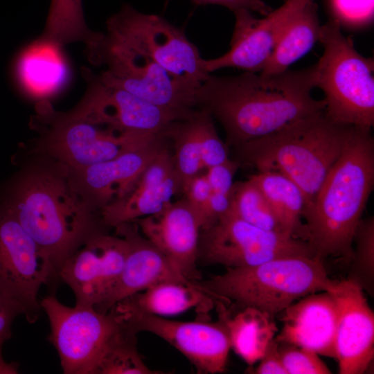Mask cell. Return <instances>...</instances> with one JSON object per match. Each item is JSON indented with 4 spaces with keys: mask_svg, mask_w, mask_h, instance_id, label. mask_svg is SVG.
Here are the masks:
<instances>
[{
    "mask_svg": "<svg viewBox=\"0 0 374 374\" xmlns=\"http://www.w3.org/2000/svg\"><path fill=\"white\" fill-rule=\"evenodd\" d=\"M249 179L265 195L284 231L304 240L302 219L307 200L301 189L285 175L274 171L257 172Z\"/></svg>",
    "mask_w": 374,
    "mask_h": 374,
    "instance_id": "cell-26",
    "label": "cell"
},
{
    "mask_svg": "<svg viewBox=\"0 0 374 374\" xmlns=\"http://www.w3.org/2000/svg\"><path fill=\"white\" fill-rule=\"evenodd\" d=\"M40 305L50 323L48 339L64 374H98L105 356L131 332L112 308L100 312L91 306L69 307L53 294L40 300Z\"/></svg>",
    "mask_w": 374,
    "mask_h": 374,
    "instance_id": "cell-8",
    "label": "cell"
},
{
    "mask_svg": "<svg viewBox=\"0 0 374 374\" xmlns=\"http://www.w3.org/2000/svg\"><path fill=\"white\" fill-rule=\"evenodd\" d=\"M323 53L314 64L316 87L325 95V114L332 121L371 129L374 124L373 60L355 48L330 18L321 26Z\"/></svg>",
    "mask_w": 374,
    "mask_h": 374,
    "instance_id": "cell-6",
    "label": "cell"
},
{
    "mask_svg": "<svg viewBox=\"0 0 374 374\" xmlns=\"http://www.w3.org/2000/svg\"><path fill=\"white\" fill-rule=\"evenodd\" d=\"M310 1L285 0L281 6L262 19L254 17L247 10L234 11L235 23L230 49L220 57L203 58V69L211 73L222 68L233 67L260 73L286 27Z\"/></svg>",
    "mask_w": 374,
    "mask_h": 374,
    "instance_id": "cell-16",
    "label": "cell"
},
{
    "mask_svg": "<svg viewBox=\"0 0 374 374\" xmlns=\"http://www.w3.org/2000/svg\"><path fill=\"white\" fill-rule=\"evenodd\" d=\"M215 303V300L195 283L163 281L123 299L112 309L118 315L141 313L164 317L192 308L206 312Z\"/></svg>",
    "mask_w": 374,
    "mask_h": 374,
    "instance_id": "cell-24",
    "label": "cell"
},
{
    "mask_svg": "<svg viewBox=\"0 0 374 374\" xmlns=\"http://www.w3.org/2000/svg\"><path fill=\"white\" fill-rule=\"evenodd\" d=\"M229 210L237 217L258 228L287 233L265 195L249 179L234 182L230 193Z\"/></svg>",
    "mask_w": 374,
    "mask_h": 374,
    "instance_id": "cell-30",
    "label": "cell"
},
{
    "mask_svg": "<svg viewBox=\"0 0 374 374\" xmlns=\"http://www.w3.org/2000/svg\"><path fill=\"white\" fill-rule=\"evenodd\" d=\"M279 314L283 326L275 337L278 343L305 348L319 355L335 357V339L339 310L332 292L308 294Z\"/></svg>",
    "mask_w": 374,
    "mask_h": 374,
    "instance_id": "cell-21",
    "label": "cell"
},
{
    "mask_svg": "<svg viewBox=\"0 0 374 374\" xmlns=\"http://www.w3.org/2000/svg\"><path fill=\"white\" fill-rule=\"evenodd\" d=\"M315 87L314 64L271 75L209 74L197 90V107L206 109L219 121L226 144L235 148L324 112L323 99L312 95Z\"/></svg>",
    "mask_w": 374,
    "mask_h": 374,
    "instance_id": "cell-1",
    "label": "cell"
},
{
    "mask_svg": "<svg viewBox=\"0 0 374 374\" xmlns=\"http://www.w3.org/2000/svg\"><path fill=\"white\" fill-rule=\"evenodd\" d=\"M278 342L273 339L267 346L260 363L256 368V374H287L278 350Z\"/></svg>",
    "mask_w": 374,
    "mask_h": 374,
    "instance_id": "cell-39",
    "label": "cell"
},
{
    "mask_svg": "<svg viewBox=\"0 0 374 374\" xmlns=\"http://www.w3.org/2000/svg\"><path fill=\"white\" fill-rule=\"evenodd\" d=\"M136 334L125 335L107 353L98 368V374H159L150 368L137 348Z\"/></svg>",
    "mask_w": 374,
    "mask_h": 374,
    "instance_id": "cell-32",
    "label": "cell"
},
{
    "mask_svg": "<svg viewBox=\"0 0 374 374\" xmlns=\"http://www.w3.org/2000/svg\"><path fill=\"white\" fill-rule=\"evenodd\" d=\"M278 344L279 353L287 374L332 373L317 353L294 345Z\"/></svg>",
    "mask_w": 374,
    "mask_h": 374,
    "instance_id": "cell-35",
    "label": "cell"
},
{
    "mask_svg": "<svg viewBox=\"0 0 374 374\" xmlns=\"http://www.w3.org/2000/svg\"><path fill=\"white\" fill-rule=\"evenodd\" d=\"M180 193L182 194L181 182L172 154L166 145L124 196L100 208L102 222L115 227L154 215Z\"/></svg>",
    "mask_w": 374,
    "mask_h": 374,
    "instance_id": "cell-20",
    "label": "cell"
},
{
    "mask_svg": "<svg viewBox=\"0 0 374 374\" xmlns=\"http://www.w3.org/2000/svg\"><path fill=\"white\" fill-rule=\"evenodd\" d=\"M339 280L328 277L317 256L291 255L247 267L226 269L195 284L214 299L251 306L275 317L299 299L333 291Z\"/></svg>",
    "mask_w": 374,
    "mask_h": 374,
    "instance_id": "cell-5",
    "label": "cell"
},
{
    "mask_svg": "<svg viewBox=\"0 0 374 374\" xmlns=\"http://www.w3.org/2000/svg\"><path fill=\"white\" fill-rule=\"evenodd\" d=\"M64 47L41 35L20 51L13 74L25 96L47 101L68 87L71 70Z\"/></svg>",
    "mask_w": 374,
    "mask_h": 374,
    "instance_id": "cell-23",
    "label": "cell"
},
{
    "mask_svg": "<svg viewBox=\"0 0 374 374\" xmlns=\"http://www.w3.org/2000/svg\"><path fill=\"white\" fill-rule=\"evenodd\" d=\"M339 315L335 339V359L339 374H362L374 358V313L363 289L348 278L331 291Z\"/></svg>",
    "mask_w": 374,
    "mask_h": 374,
    "instance_id": "cell-17",
    "label": "cell"
},
{
    "mask_svg": "<svg viewBox=\"0 0 374 374\" xmlns=\"http://www.w3.org/2000/svg\"><path fill=\"white\" fill-rule=\"evenodd\" d=\"M116 314L132 332H148L172 345L198 373L216 374L225 371L231 345L220 320L179 321L149 314Z\"/></svg>",
    "mask_w": 374,
    "mask_h": 374,
    "instance_id": "cell-15",
    "label": "cell"
},
{
    "mask_svg": "<svg viewBox=\"0 0 374 374\" xmlns=\"http://www.w3.org/2000/svg\"><path fill=\"white\" fill-rule=\"evenodd\" d=\"M127 253V242L123 236L96 234L64 263L59 280L71 289L75 305L98 310L121 276Z\"/></svg>",
    "mask_w": 374,
    "mask_h": 374,
    "instance_id": "cell-14",
    "label": "cell"
},
{
    "mask_svg": "<svg viewBox=\"0 0 374 374\" xmlns=\"http://www.w3.org/2000/svg\"><path fill=\"white\" fill-rule=\"evenodd\" d=\"M373 184L371 129L357 127L303 215L304 240L317 257L350 262L354 235Z\"/></svg>",
    "mask_w": 374,
    "mask_h": 374,
    "instance_id": "cell-2",
    "label": "cell"
},
{
    "mask_svg": "<svg viewBox=\"0 0 374 374\" xmlns=\"http://www.w3.org/2000/svg\"><path fill=\"white\" fill-rule=\"evenodd\" d=\"M317 10V4L310 0L294 17L283 31L260 73L271 75L287 70L319 41L321 25Z\"/></svg>",
    "mask_w": 374,
    "mask_h": 374,
    "instance_id": "cell-27",
    "label": "cell"
},
{
    "mask_svg": "<svg viewBox=\"0 0 374 374\" xmlns=\"http://www.w3.org/2000/svg\"><path fill=\"white\" fill-rule=\"evenodd\" d=\"M291 255L316 256L306 241L285 233L258 228L230 210L200 230L197 261L205 265L242 268Z\"/></svg>",
    "mask_w": 374,
    "mask_h": 374,
    "instance_id": "cell-11",
    "label": "cell"
},
{
    "mask_svg": "<svg viewBox=\"0 0 374 374\" xmlns=\"http://www.w3.org/2000/svg\"><path fill=\"white\" fill-rule=\"evenodd\" d=\"M19 315H24L21 306L0 296V374L18 373V363L6 362L2 355V347L3 344L10 339L12 324Z\"/></svg>",
    "mask_w": 374,
    "mask_h": 374,
    "instance_id": "cell-36",
    "label": "cell"
},
{
    "mask_svg": "<svg viewBox=\"0 0 374 374\" xmlns=\"http://www.w3.org/2000/svg\"><path fill=\"white\" fill-rule=\"evenodd\" d=\"M211 187L204 174H198L183 187L182 194L196 212L203 226L206 208L211 195Z\"/></svg>",
    "mask_w": 374,
    "mask_h": 374,
    "instance_id": "cell-37",
    "label": "cell"
},
{
    "mask_svg": "<svg viewBox=\"0 0 374 374\" xmlns=\"http://www.w3.org/2000/svg\"><path fill=\"white\" fill-rule=\"evenodd\" d=\"M106 27L107 33L196 89L210 74L203 69V58L184 30L159 15L143 13L124 3L109 17Z\"/></svg>",
    "mask_w": 374,
    "mask_h": 374,
    "instance_id": "cell-10",
    "label": "cell"
},
{
    "mask_svg": "<svg viewBox=\"0 0 374 374\" xmlns=\"http://www.w3.org/2000/svg\"><path fill=\"white\" fill-rule=\"evenodd\" d=\"M133 222L167 258L177 273L189 282L199 280L196 267L201 224L185 197L172 201L161 211Z\"/></svg>",
    "mask_w": 374,
    "mask_h": 374,
    "instance_id": "cell-18",
    "label": "cell"
},
{
    "mask_svg": "<svg viewBox=\"0 0 374 374\" xmlns=\"http://www.w3.org/2000/svg\"><path fill=\"white\" fill-rule=\"evenodd\" d=\"M332 19L340 26L359 29L373 21L374 0H327Z\"/></svg>",
    "mask_w": 374,
    "mask_h": 374,
    "instance_id": "cell-34",
    "label": "cell"
},
{
    "mask_svg": "<svg viewBox=\"0 0 374 374\" xmlns=\"http://www.w3.org/2000/svg\"><path fill=\"white\" fill-rule=\"evenodd\" d=\"M85 46L89 62L103 68L98 75L103 82L171 111L182 118L197 108V89L107 32H96Z\"/></svg>",
    "mask_w": 374,
    "mask_h": 374,
    "instance_id": "cell-7",
    "label": "cell"
},
{
    "mask_svg": "<svg viewBox=\"0 0 374 374\" xmlns=\"http://www.w3.org/2000/svg\"><path fill=\"white\" fill-rule=\"evenodd\" d=\"M35 121L42 125L38 150L67 167L79 169L146 146L160 135L118 133L68 112H57L40 101Z\"/></svg>",
    "mask_w": 374,
    "mask_h": 374,
    "instance_id": "cell-9",
    "label": "cell"
},
{
    "mask_svg": "<svg viewBox=\"0 0 374 374\" xmlns=\"http://www.w3.org/2000/svg\"><path fill=\"white\" fill-rule=\"evenodd\" d=\"M127 242V253L121 276L112 293L97 310L107 312L123 299L163 281L191 283L173 268L167 258L140 231L133 222L114 227Z\"/></svg>",
    "mask_w": 374,
    "mask_h": 374,
    "instance_id": "cell-22",
    "label": "cell"
},
{
    "mask_svg": "<svg viewBox=\"0 0 374 374\" xmlns=\"http://www.w3.org/2000/svg\"><path fill=\"white\" fill-rule=\"evenodd\" d=\"M349 279L363 290L373 294L374 283V219L361 220L355 231Z\"/></svg>",
    "mask_w": 374,
    "mask_h": 374,
    "instance_id": "cell-31",
    "label": "cell"
},
{
    "mask_svg": "<svg viewBox=\"0 0 374 374\" xmlns=\"http://www.w3.org/2000/svg\"><path fill=\"white\" fill-rule=\"evenodd\" d=\"M197 109L188 117L171 123L163 133L172 143L174 165L182 188L203 169Z\"/></svg>",
    "mask_w": 374,
    "mask_h": 374,
    "instance_id": "cell-28",
    "label": "cell"
},
{
    "mask_svg": "<svg viewBox=\"0 0 374 374\" xmlns=\"http://www.w3.org/2000/svg\"><path fill=\"white\" fill-rule=\"evenodd\" d=\"M197 5H220L224 6L233 12L244 9L250 12H256L266 15L272 10L268 5L262 0H190ZM285 1V0H284Z\"/></svg>",
    "mask_w": 374,
    "mask_h": 374,
    "instance_id": "cell-40",
    "label": "cell"
},
{
    "mask_svg": "<svg viewBox=\"0 0 374 374\" xmlns=\"http://www.w3.org/2000/svg\"><path fill=\"white\" fill-rule=\"evenodd\" d=\"M1 206L47 256L58 280L64 263L89 238L102 233L95 208L71 186L68 177L51 171L24 176Z\"/></svg>",
    "mask_w": 374,
    "mask_h": 374,
    "instance_id": "cell-3",
    "label": "cell"
},
{
    "mask_svg": "<svg viewBox=\"0 0 374 374\" xmlns=\"http://www.w3.org/2000/svg\"><path fill=\"white\" fill-rule=\"evenodd\" d=\"M84 96L70 112L74 116L118 133L161 135L178 114L151 104L127 91L103 82L88 68Z\"/></svg>",
    "mask_w": 374,
    "mask_h": 374,
    "instance_id": "cell-13",
    "label": "cell"
},
{
    "mask_svg": "<svg viewBox=\"0 0 374 374\" xmlns=\"http://www.w3.org/2000/svg\"><path fill=\"white\" fill-rule=\"evenodd\" d=\"M197 118L203 168L207 169L228 161V145L220 138L213 117L206 109L197 107Z\"/></svg>",
    "mask_w": 374,
    "mask_h": 374,
    "instance_id": "cell-33",
    "label": "cell"
},
{
    "mask_svg": "<svg viewBox=\"0 0 374 374\" xmlns=\"http://www.w3.org/2000/svg\"><path fill=\"white\" fill-rule=\"evenodd\" d=\"M357 127L336 123L322 112L235 148L240 161L258 172H277L293 181L307 208Z\"/></svg>",
    "mask_w": 374,
    "mask_h": 374,
    "instance_id": "cell-4",
    "label": "cell"
},
{
    "mask_svg": "<svg viewBox=\"0 0 374 374\" xmlns=\"http://www.w3.org/2000/svg\"><path fill=\"white\" fill-rule=\"evenodd\" d=\"M161 135L146 146L79 169L68 170L71 186L94 208L124 196L166 145Z\"/></svg>",
    "mask_w": 374,
    "mask_h": 374,
    "instance_id": "cell-19",
    "label": "cell"
},
{
    "mask_svg": "<svg viewBox=\"0 0 374 374\" xmlns=\"http://www.w3.org/2000/svg\"><path fill=\"white\" fill-rule=\"evenodd\" d=\"M217 305L219 320L226 328L231 349L252 366L259 362L277 334L274 317L254 307H238V311L232 313L221 301Z\"/></svg>",
    "mask_w": 374,
    "mask_h": 374,
    "instance_id": "cell-25",
    "label": "cell"
},
{
    "mask_svg": "<svg viewBox=\"0 0 374 374\" xmlns=\"http://www.w3.org/2000/svg\"><path fill=\"white\" fill-rule=\"evenodd\" d=\"M240 166L238 161L229 159L221 164L207 168L205 175L211 193L230 195L234 184L233 179Z\"/></svg>",
    "mask_w": 374,
    "mask_h": 374,
    "instance_id": "cell-38",
    "label": "cell"
},
{
    "mask_svg": "<svg viewBox=\"0 0 374 374\" xmlns=\"http://www.w3.org/2000/svg\"><path fill=\"white\" fill-rule=\"evenodd\" d=\"M84 20L82 0H51L42 36L64 46L72 42L85 44L93 37Z\"/></svg>",
    "mask_w": 374,
    "mask_h": 374,
    "instance_id": "cell-29",
    "label": "cell"
},
{
    "mask_svg": "<svg viewBox=\"0 0 374 374\" xmlns=\"http://www.w3.org/2000/svg\"><path fill=\"white\" fill-rule=\"evenodd\" d=\"M57 280L47 256L15 217L1 206L0 296L20 305L28 322L33 323L42 312L38 299L41 287Z\"/></svg>",
    "mask_w": 374,
    "mask_h": 374,
    "instance_id": "cell-12",
    "label": "cell"
}]
</instances>
